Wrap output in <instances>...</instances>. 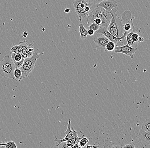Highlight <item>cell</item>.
<instances>
[{
  "label": "cell",
  "instance_id": "1",
  "mask_svg": "<svg viewBox=\"0 0 150 148\" xmlns=\"http://www.w3.org/2000/svg\"><path fill=\"white\" fill-rule=\"evenodd\" d=\"M86 17L88 23H95L99 25L100 28H108L112 16L103 7H96L91 10Z\"/></svg>",
  "mask_w": 150,
  "mask_h": 148
},
{
  "label": "cell",
  "instance_id": "2",
  "mask_svg": "<svg viewBox=\"0 0 150 148\" xmlns=\"http://www.w3.org/2000/svg\"><path fill=\"white\" fill-rule=\"evenodd\" d=\"M70 119L68 121L67 128L65 132V137L63 138L58 139L56 138L55 142L58 143L56 144V147H59L60 144L63 142H67V145L68 147L80 148L79 141L82 137H79L77 135V133L74 130H71L70 128Z\"/></svg>",
  "mask_w": 150,
  "mask_h": 148
},
{
  "label": "cell",
  "instance_id": "3",
  "mask_svg": "<svg viewBox=\"0 0 150 148\" xmlns=\"http://www.w3.org/2000/svg\"><path fill=\"white\" fill-rule=\"evenodd\" d=\"M118 7H115L110 12L112 18L108 26V31L117 38H120L124 33V29L121 19L119 18L117 14Z\"/></svg>",
  "mask_w": 150,
  "mask_h": 148
},
{
  "label": "cell",
  "instance_id": "4",
  "mask_svg": "<svg viewBox=\"0 0 150 148\" xmlns=\"http://www.w3.org/2000/svg\"><path fill=\"white\" fill-rule=\"evenodd\" d=\"M15 69L13 61L9 55H6L0 61V75L14 79V71Z\"/></svg>",
  "mask_w": 150,
  "mask_h": 148
},
{
  "label": "cell",
  "instance_id": "5",
  "mask_svg": "<svg viewBox=\"0 0 150 148\" xmlns=\"http://www.w3.org/2000/svg\"><path fill=\"white\" fill-rule=\"evenodd\" d=\"M73 5L76 13L79 16L80 21L87 16L91 11L92 5L87 1V0H75Z\"/></svg>",
  "mask_w": 150,
  "mask_h": 148
},
{
  "label": "cell",
  "instance_id": "6",
  "mask_svg": "<svg viewBox=\"0 0 150 148\" xmlns=\"http://www.w3.org/2000/svg\"><path fill=\"white\" fill-rule=\"evenodd\" d=\"M39 54L36 53H33L32 56L24 59V62L20 69L22 72V77L25 78L31 73L36 64L38 59L39 58Z\"/></svg>",
  "mask_w": 150,
  "mask_h": 148
},
{
  "label": "cell",
  "instance_id": "7",
  "mask_svg": "<svg viewBox=\"0 0 150 148\" xmlns=\"http://www.w3.org/2000/svg\"><path fill=\"white\" fill-rule=\"evenodd\" d=\"M121 20L124 31L123 35L126 36L135 28L131 11L129 10L125 11L122 14Z\"/></svg>",
  "mask_w": 150,
  "mask_h": 148
},
{
  "label": "cell",
  "instance_id": "8",
  "mask_svg": "<svg viewBox=\"0 0 150 148\" xmlns=\"http://www.w3.org/2000/svg\"><path fill=\"white\" fill-rule=\"evenodd\" d=\"M96 32L97 33L105 35L110 41L115 43L116 46L124 45L127 44L125 35H123L120 38H117L111 34L108 31L107 28H100Z\"/></svg>",
  "mask_w": 150,
  "mask_h": 148
},
{
  "label": "cell",
  "instance_id": "9",
  "mask_svg": "<svg viewBox=\"0 0 150 148\" xmlns=\"http://www.w3.org/2000/svg\"><path fill=\"white\" fill-rule=\"evenodd\" d=\"M137 50V48L132 47L128 45L127 44L124 45L116 46L114 49V53H121L129 56L131 59L134 58V54Z\"/></svg>",
  "mask_w": 150,
  "mask_h": 148
},
{
  "label": "cell",
  "instance_id": "10",
  "mask_svg": "<svg viewBox=\"0 0 150 148\" xmlns=\"http://www.w3.org/2000/svg\"><path fill=\"white\" fill-rule=\"evenodd\" d=\"M117 6V2L115 0H104L96 4V7H103L109 13Z\"/></svg>",
  "mask_w": 150,
  "mask_h": 148
},
{
  "label": "cell",
  "instance_id": "11",
  "mask_svg": "<svg viewBox=\"0 0 150 148\" xmlns=\"http://www.w3.org/2000/svg\"><path fill=\"white\" fill-rule=\"evenodd\" d=\"M110 41L103 35L98 36V38L94 40V42L97 47L103 48H105L107 44Z\"/></svg>",
  "mask_w": 150,
  "mask_h": 148
},
{
  "label": "cell",
  "instance_id": "12",
  "mask_svg": "<svg viewBox=\"0 0 150 148\" xmlns=\"http://www.w3.org/2000/svg\"><path fill=\"white\" fill-rule=\"evenodd\" d=\"M139 141L145 144H150V132H146L141 129L139 132Z\"/></svg>",
  "mask_w": 150,
  "mask_h": 148
},
{
  "label": "cell",
  "instance_id": "13",
  "mask_svg": "<svg viewBox=\"0 0 150 148\" xmlns=\"http://www.w3.org/2000/svg\"><path fill=\"white\" fill-rule=\"evenodd\" d=\"M79 28L80 38L82 40L87 39V35H88V30L84 28L83 24H80L79 25Z\"/></svg>",
  "mask_w": 150,
  "mask_h": 148
},
{
  "label": "cell",
  "instance_id": "14",
  "mask_svg": "<svg viewBox=\"0 0 150 148\" xmlns=\"http://www.w3.org/2000/svg\"><path fill=\"white\" fill-rule=\"evenodd\" d=\"M14 80L20 81L23 79L22 72L19 68H15L14 71Z\"/></svg>",
  "mask_w": 150,
  "mask_h": 148
},
{
  "label": "cell",
  "instance_id": "15",
  "mask_svg": "<svg viewBox=\"0 0 150 148\" xmlns=\"http://www.w3.org/2000/svg\"><path fill=\"white\" fill-rule=\"evenodd\" d=\"M0 147L6 148H17L16 145L14 141H10L4 143L0 141Z\"/></svg>",
  "mask_w": 150,
  "mask_h": 148
},
{
  "label": "cell",
  "instance_id": "16",
  "mask_svg": "<svg viewBox=\"0 0 150 148\" xmlns=\"http://www.w3.org/2000/svg\"><path fill=\"white\" fill-rule=\"evenodd\" d=\"M141 129L146 132H150V119L149 118L145 120L142 125Z\"/></svg>",
  "mask_w": 150,
  "mask_h": 148
},
{
  "label": "cell",
  "instance_id": "17",
  "mask_svg": "<svg viewBox=\"0 0 150 148\" xmlns=\"http://www.w3.org/2000/svg\"><path fill=\"white\" fill-rule=\"evenodd\" d=\"M10 51L12 53H17V54H21L23 53V50L22 49L19 45L13 46L11 48Z\"/></svg>",
  "mask_w": 150,
  "mask_h": 148
},
{
  "label": "cell",
  "instance_id": "18",
  "mask_svg": "<svg viewBox=\"0 0 150 148\" xmlns=\"http://www.w3.org/2000/svg\"><path fill=\"white\" fill-rule=\"evenodd\" d=\"M11 57L14 63L20 61L23 59L21 54L13 53H11Z\"/></svg>",
  "mask_w": 150,
  "mask_h": 148
},
{
  "label": "cell",
  "instance_id": "19",
  "mask_svg": "<svg viewBox=\"0 0 150 148\" xmlns=\"http://www.w3.org/2000/svg\"><path fill=\"white\" fill-rule=\"evenodd\" d=\"M115 47H116V45L115 43L111 42V41H110L107 44L105 48L108 51L111 52V51H114Z\"/></svg>",
  "mask_w": 150,
  "mask_h": 148
},
{
  "label": "cell",
  "instance_id": "20",
  "mask_svg": "<svg viewBox=\"0 0 150 148\" xmlns=\"http://www.w3.org/2000/svg\"><path fill=\"white\" fill-rule=\"evenodd\" d=\"M89 141L87 137H83L79 141V146L80 147H84L87 143H89Z\"/></svg>",
  "mask_w": 150,
  "mask_h": 148
},
{
  "label": "cell",
  "instance_id": "21",
  "mask_svg": "<svg viewBox=\"0 0 150 148\" xmlns=\"http://www.w3.org/2000/svg\"><path fill=\"white\" fill-rule=\"evenodd\" d=\"M33 51V45L32 44H29V46L24 53H27L29 55V57H31L32 56Z\"/></svg>",
  "mask_w": 150,
  "mask_h": 148
},
{
  "label": "cell",
  "instance_id": "22",
  "mask_svg": "<svg viewBox=\"0 0 150 148\" xmlns=\"http://www.w3.org/2000/svg\"><path fill=\"white\" fill-rule=\"evenodd\" d=\"M19 45L21 47L23 50V53L25 52V50H26L27 48L28 47V46H29V44L25 40L22 41V42H20Z\"/></svg>",
  "mask_w": 150,
  "mask_h": 148
},
{
  "label": "cell",
  "instance_id": "23",
  "mask_svg": "<svg viewBox=\"0 0 150 148\" xmlns=\"http://www.w3.org/2000/svg\"><path fill=\"white\" fill-rule=\"evenodd\" d=\"M88 29H92L95 32L97 31V30L100 28V26L98 25V24H95L94 23H91L89 27H88Z\"/></svg>",
  "mask_w": 150,
  "mask_h": 148
},
{
  "label": "cell",
  "instance_id": "24",
  "mask_svg": "<svg viewBox=\"0 0 150 148\" xmlns=\"http://www.w3.org/2000/svg\"><path fill=\"white\" fill-rule=\"evenodd\" d=\"M24 59H23L18 62L14 63V65H15V68H20L23 65V62H24Z\"/></svg>",
  "mask_w": 150,
  "mask_h": 148
},
{
  "label": "cell",
  "instance_id": "25",
  "mask_svg": "<svg viewBox=\"0 0 150 148\" xmlns=\"http://www.w3.org/2000/svg\"><path fill=\"white\" fill-rule=\"evenodd\" d=\"M87 1L91 4L92 5H96V4L104 1V0H87Z\"/></svg>",
  "mask_w": 150,
  "mask_h": 148
},
{
  "label": "cell",
  "instance_id": "26",
  "mask_svg": "<svg viewBox=\"0 0 150 148\" xmlns=\"http://www.w3.org/2000/svg\"><path fill=\"white\" fill-rule=\"evenodd\" d=\"M123 148H135L134 143L133 142H131L128 144H127L122 147Z\"/></svg>",
  "mask_w": 150,
  "mask_h": 148
},
{
  "label": "cell",
  "instance_id": "27",
  "mask_svg": "<svg viewBox=\"0 0 150 148\" xmlns=\"http://www.w3.org/2000/svg\"><path fill=\"white\" fill-rule=\"evenodd\" d=\"M95 31L92 29H88V35H89L90 36H92L94 34Z\"/></svg>",
  "mask_w": 150,
  "mask_h": 148
},
{
  "label": "cell",
  "instance_id": "28",
  "mask_svg": "<svg viewBox=\"0 0 150 148\" xmlns=\"http://www.w3.org/2000/svg\"><path fill=\"white\" fill-rule=\"evenodd\" d=\"M21 56H22V58H23V59H26V58L29 57V55L27 54V53H23L21 54Z\"/></svg>",
  "mask_w": 150,
  "mask_h": 148
},
{
  "label": "cell",
  "instance_id": "29",
  "mask_svg": "<svg viewBox=\"0 0 150 148\" xmlns=\"http://www.w3.org/2000/svg\"><path fill=\"white\" fill-rule=\"evenodd\" d=\"M28 32L26 31H25L23 32V34H22V36L24 38H26L28 36Z\"/></svg>",
  "mask_w": 150,
  "mask_h": 148
},
{
  "label": "cell",
  "instance_id": "30",
  "mask_svg": "<svg viewBox=\"0 0 150 148\" xmlns=\"http://www.w3.org/2000/svg\"><path fill=\"white\" fill-rule=\"evenodd\" d=\"M144 38H143L142 37H141V36H139L138 38V42H144Z\"/></svg>",
  "mask_w": 150,
  "mask_h": 148
},
{
  "label": "cell",
  "instance_id": "31",
  "mask_svg": "<svg viewBox=\"0 0 150 148\" xmlns=\"http://www.w3.org/2000/svg\"><path fill=\"white\" fill-rule=\"evenodd\" d=\"M70 12V9L69 8H66L65 10H64V12L66 13H69Z\"/></svg>",
  "mask_w": 150,
  "mask_h": 148
},
{
  "label": "cell",
  "instance_id": "32",
  "mask_svg": "<svg viewBox=\"0 0 150 148\" xmlns=\"http://www.w3.org/2000/svg\"><path fill=\"white\" fill-rule=\"evenodd\" d=\"M87 147V148H90V147L96 148V147H97V146H91V145H89V146H87V147Z\"/></svg>",
  "mask_w": 150,
  "mask_h": 148
}]
</instances>
